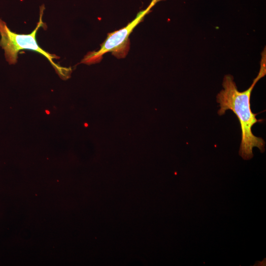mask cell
Segmentation results:
<instances>
[{
    "mask_svg": "<svg viewBox=\"0 0 266 266\" xmlns=\"http://www.w3.org/2000/svg\"><path fill=\"white\" fill-rule=\"evenodd\" d=\"M265 75V73L259 71L249 88L244 91L240 92L237 89L233 76L227 74L223 81V89L216 96L217 102L219 103L220 106L218 114L222 115L227 110H231L239 120L241 132L239 154L245 160L253 158L254 147H257L261 153L265 150L264 140L254 135L252 132L253 125L262 120L256 118L257 114L252 112L250 104L251 92L257 82Z\"/></svg>",
    "mask_w": 266,
    "mask_h": 266,
    "instance_id": "cell-1",
    "label": "cell"
},
{
    "mask_svg": "<svg viewBox=\"0 0 266 266\" xmlns=\"http://www.w3.org/2000/svg\"><path fill=\"white\" fill-rule=\"evenodd\" d=\"M44 5L40 6V17L36 28L30 34H18L12 32L6 23L0 18V47L4 51L6 61L9 65L17 62L18 53L21 50H30L38 52L44 56L50 63L59 76L64 80L69 78L72 72L71 67H65L56 64L54 59H59L42 49L36 40V34L39 28L45 26L42 21Z\"/></svg>",
    "mask_w": 266,
    "mask_h": 266,
    "instance_id": "cell-2",
    "label": "cell"
},
{
    "mask_svg": "<svg viewBox=\"0 0 266 266\" xmlns=\"http://www.w3.org/2000/svg\"><path fill=\"white\" fill-rule=\"evenodd\" d=\"M161 0H152L149 5L145 9L140 11L135 18L127 25L120 30L108 33L99 50L88 53L81 63L88 65L99 63L101 60L102 56L108 52H111L118 59L125 58L130 49V34L150 12L155 4Z\"/></svg>",
    "mask_w": 266,
    "mask_h": 266,
    "instance_id": "cell-3",
    "label": "cell"
}]
</instances>
